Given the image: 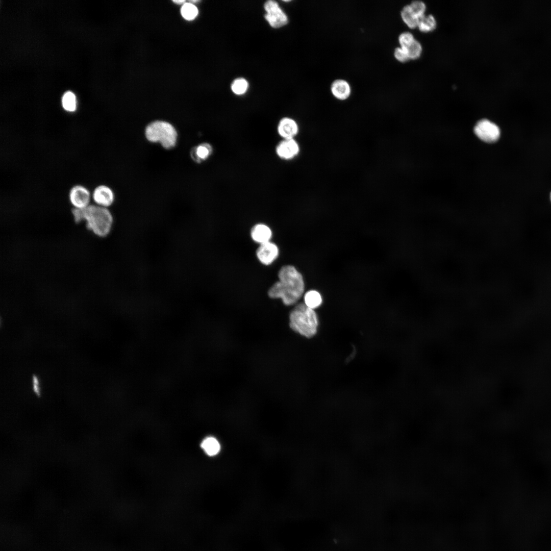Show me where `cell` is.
Returning a JSON list of instances; mask_svg holds the SVG:
<instances>
[{
	"label": "cell",
	"instance_id": "obj_1",
	"mask_svg": "<svg viewBox=\"0 0 551 551\" xmlns=\"http://www.w3.org/2000/svg\"><path fill=\"white\" fill-rule=\"evenodd\" d=\"M278 281L269 289L271 298H280L286 306L296 304L304 294L305 282L302 273L293 265L283 266L278 272Z\"/></svg>",
	"mask_w": 551,
	"mask_h": 551
},
{
	"label": "cell",
	"instance_id": "obj_2",
	"mask_svg": "<svg viewBox=\"0 0 551 551\" xmlns=\"http://www.w3.org/2000/svg\"><path fill=\"white\" fill-rule=\"evenodd\" d=\"M71 213L75 222L85 221L87 228L98 237H106L112 229L113 218L107 208L90 204L83 209L73 208Z\"/></svg>",
	"mask_w": 551,
	"mask_h": 551
},
{
	"label": "cell",
	"instance_id": "obj_3",
	"mask_svg": "<svg viewBox=\"0 0 551 551\" xmlns=\"http://www.w3.org/2000/svg\"><path fill=\"white\" fill-rule=\"evenodd\" d=\"M290 327L295 332L307 338H311L317 333L318 318L314 309L304 303L297 305L289 315Z\"/></svg>",
	"mask_w": 551,
	"mask_h": 551
},
{
	"label": "cell",
	"instance_id": "obj_4",
	"mask_svg": "<svg viewBox=\"0 0 551 551\" xmlns=\"http://www.w3.org/2000/svg\"><path fill=\"white\" fill-rule=\"evenodd\" d=\"M145 136L151 142H159L165 149L173 148L176 144L178 134L170 123L156 120L148 124L145 130Z\"/></svg>",
	"mask_w": 551,
	"mask_h": 551
},
{
	"label": "cell",
	"instance_id": "obj_5",
	"mask_svg": "<svg viewBox=\"0 0 551 551\" xmlns=\"http://www.w3.org/2000/svg\"><path fill=\"white\" fill-rule=\"evenodd\" d=\"M474 132L480 140L489 143L497 141L500 135L499 127L486 119H481L476 123Z\"/></svg>",
	"mask_w": 551,
	"mask_h": 551
},
{
	"label": "cell",
	"instance_id": "obj_6",
	"mask_svg": "<svg viewBox=\"0 0 551 551\" xmlns=\"http://www.w3.org/2000/svg\"><path fill=\"white\" fill-rule=\"evenodd\" d=\"M264 9L266 12L265 18L272 28H281L287 23V16L277 2L271 0L266 2Z\"/></svg>",
	"mask_w": 551,
	"mask_h": 551
},
{
	"label": "cell",
	"instance_id": "obj_7",
	"mask_svg": "<svg viewBox=\"0 0 551 551\" xmlns=\"http://www.w3.org/2000/svg\"><path fill=\"white\" fill-rule=\"evenodd\" d=\"M69 199L73 208L83 209L90 205L91 194L84 186L76 185L70 189Z\"/></svg>",
	"mask_w": 551,
	"mask_h": 551
},
{
	"label": "cell",
	"instance_id": "obj_8",
	"mask_svg": "<svg viewBox=\"0 0 551 551\" xmlns=\"http://www.w3.org/2000/svg\"><path fill=\"white\" fill-rule=\"evenodd\" d=\"M300 151L299 144L294 138L283 139L276 147L277 155L285 160L293 159L298 155Z\"/></svg>",
	"mask_w": 551,
	"mask_h": 551
},
{
	"label": "cell",
	"instance_id": "obj_9",
	"mask_svg": "<svg viewBox=\"0 0 551 551\" xmlns=\"http://www.w3.org/2000/svg\"><path fill=\"white\" fill-rule=\"evenodd\" d=\"M256 255L261 264L269 265L278 258L279 249L276 244L270 241L260 244L256 250Z\"/></svg>",
	"mask_w": 551,
	"mask_h": 551
},
{
	"label": "cell",
	"instance_id": "obj_10",
	"mask_svg": "<svg viewBox=\"0 0 551 551\" xmlns=\"http://www.w3.org/2000/svg\"><path fill=\"white\" fill-rule=\"evenodd\" d=\"M299 127L297 122L290 117H283L277 126V132L283 139H293L297 135Z\"/></svg>",
	"mask_w": 551,
	"mask_h": 551
},
{
	"label": "cell",
	"instance_id": "obj_11",
	"mask_svg": "<svg viewBox=\"0 0 551 551\" xmlns=\"http://www.w3.org/2000/svg\"><path fill=\"white\" fill-rule=\"evenodd\" d=\"M92 198L95 205L107 208L114 202V194L110 187L101 185L95 188L92 194Z\"/></svg>",
	"mask_w": 551,
	"mask_h": 551
},
{
	"label": "cell",
	"instance_id": "obj_12",
	"mask_svg": "<svg viewBox=\"0 0 551 551\" xmlns=\"http://www.w3.org/2000/svg\"><path fill=\"white\" fill-rule=\"evenodd\" d=\"M250 234L252 240L260 244L270 241L272 236L269 227L262 223L254 225L251 229Z\"/></svg>",
	"mask_w": 551,
	"mask_h": 551
},
{
	"label": "cell",
	"instance_id": "obj_13",
	"mask_svg": "<svg viewBox=\"0 0 551 551\" xmlns=\"http://www.w3.org/2000/svg\"><path fill=\"white\" fill-rule=\"evenodd\" d=\"M331 90L333 95L340 101L347 99L351 93L349 84L343 79L335 80L331 84Z\"/></svg>",
	"mask_w": 551,
	"mask_h": 551
},
{
	"label": "cell",
	"instance_id": "obj_14",
	"mask_svg": "<svg viewBox=\"0 0 551 551\" xmlns=\"http://www.w3.org/2000/svg\"><path fill=\"white\" fill-rule=\"evenodd\" d=\"M213 148L208 143H203L194 147L191 152V156L197 163H201L212 155Z\"/></svg>",
	"mask_w": 551,
	"mask_h": 551
},
{
	"label": "cell",
	"instance_id": "obj_15",
	"mask_svg": "<svg viewBox=\"0 0 551 551\" xmlns=\"http://www.w3.org/2000/svg\"><path fill=\"white\" fill-rule=\"evenodd\" d=\"M201 447L205 453L210 457L216 456L221 450L220 442L213 436L205 438L201 443Z\"/></svg>",
	"mask_w": 551,
	"mask_h": 551
},
{
	"label": "cell",
	"instance_id": "obj_16",
	"mask_svg": "<svg viewBox=\"0 0 551 551\" xmlns=\"http://www.w3.org/2000/svg\"><path fill=\"white\" fill-rule=\"evenodd\" d=\"M304 304L312 309L319 307L322 303L320 294L314 290L307 291L304 295Z\"/></svg>",
	"mask_w": 551,
	"mask_h": 551
},
{
	"label": "cell",
	"instance_id": "obj_17",
	"mask_svg": "<svg viewBox=\"0 0 551 551\" xmlns=\"http://www.w3.org/2000/svg\"><path fill=\"white\" fill-rule=\"evenodd\" d=\"M400 15L403 20L408 27L411 29L417 27L419 19L412 12L409 5L403 8Z\"/></svg>",
	"mask_w": 551,
	"mask_h": 551
},
{
	"label": "cell",
	"instance_id": "obj_18",
	"mask_svg": "<svg viewBox=\"0 0 551 551\" xmlns=\"http://www.w3.org/2000/svg\"><path fill=\"white\" fill-rule=\"evenodd\" d=\"M436 21L434 17L432 15H424L419 19L417 27L419 30L423 32H428L433 31L436 28Z\"/></svg>",
	"mask_w": 551,
	"mask_h": 551
},
{
	"label": "cell",
	"instance_id": "obj_19",
	"mask_svg": "<svg viewBox=\"0 0 551 551\" xmlns=\"http://www.w3.org/2000/svg\"><path fill=\"white\" fill-rule=\"evenodd\" d=\"M62 107L64 109L69 112H73L77 109V101L75 95L70 91L66 92L62 99Z\"/></svg>",
	"mask_w": 551,
	"mask_h": 551
},
{
	"label": "cell",
	"instance_id": "obj_20",
	"mask_svg": "<svg viewBox=\"0 0 551 551\" xmlns=\"http://www.w3.org/2000/svg\"><path fill=\"white\" fill-rule=\"evenodd\" d=\"M181 12L183 17L188 20L194 19L198 14V9L192 3H186L183 5Z\"/></svg>",
	"mask_w": 551,
	"mask_h": 551
},
{
	"label": "cell",
	"instance_id": "obj_21",
	"mask_svg": "<svg viewBox=\"0 0 551 551\" xmlns=\"http://www.w3.org/2000/svg\"><path fill=\"white\" fill-rule=\"evenodd\" d=\"M248 87L247 81L242 78L235 79L231 84L232 91L237 95H241L245 93Z\"/></svg>",
	"mask_w": 551,
	"mask_h": 551
},
{
	"label": "cell",
	"instance_id": "obj_22",
	"mask_svg": "<svg viewBox=\"0 0 551 551\" xmlns=\"http://www.w3.org/2000/svg\"><path fill=\"white\" fill-rule=\"evenodd\" d=\"M406 49L410 59H416L419 58L422 52V47L420 43L416 40L410 45Z\"/></svg>",
	"mask_w": 551,
	"mask_h": 551
},
{
	"label": "cell",
	"instance_id": "obj_23",
	"mask_svg": "<svg viewBox=\"0 0 551 551\" xmlns=\"http://www.w3.org/2000/svg\"><path fill=\"white\" fill-rule=\"evenodd\" d=\"M409 6L414 14L419 19L424 15L425 5L424 3L420 1H415L412 2Z\"/></svg>",
	"mask_w": 551,
	"mask_h": 551
},
{
	"label": "cell",
	"instance_id": "obj_24",
	"mask_svg": "<svg viewBox=\"0 0 551 551\" xmlns=\"http://www.w3.org/2000/svg\"><path fill=\"white\" fill-rule=\"evenodd\" d=\"M415 40L412 34L408 32L402 33L398 37L400 47L404 48H407Z\"/></svg>",
	"mask_w": 551,
	"mask_h": 551
},
{
	"label": "cell",
	"instance_id": "obj_25",
	"mask_svg": "<svg viewBox=\"0 0 551 551\" xmlns=\"http://www.w3.org/2000/svg\"><path fill=\"white\" fill-rule=\"evenodd\" d=\"M395 58L401 62H405L410 60L406 49L401 47H396L394 51Z\"/></svg>",
	"mask_w": 551,
	"mask_h": 551
},
{
	"label": "cell",
	"instance_id": "obj_26",
	"mask_svg": "<svg viewBox=\"0 0 551 551\" xmlns=\"http://www.w3.org/2000/svg\"><path fill=\"white\" fill-rule=\"evenodd\" d=\"M32 386L33 390L34 392L38 396H40L41 394V388L40 386L39 380L36 375H32Z\"/></svg>",
	"mask_w": 551,
	"mask_h": 551
},
{
	"label": "cell",
	"instance_id": "obj_27",
	"mask_svg": "<svg viewBox=\"0 0 551 551\" xmlns=\"http://www.w3.org/2000/svg\"><path fill=\"white\" fill-rule=\"evenodd\" d=\"M173 2L174 3H176L177 4H178V5H181V4L184 5V4L186 3V1H183V0L173 1Z\"/></svg>",
	"mask_w": 551,
	"mask_h": 551
},
{
	"label": "cell",
	"instance_id": "obj_28",
	"mask_svg": "<svg viewBox=\"0 0 551 551\" xmlns=\"http://www.w3.org/2000/svg\"><path fill=\"white\" fill-rule=\"evenodd\" d=\"M550 201H551V193H550Z\"/></svg>",
	"mask_w": 551,
	"mask_h": 551
}]
</instances>
